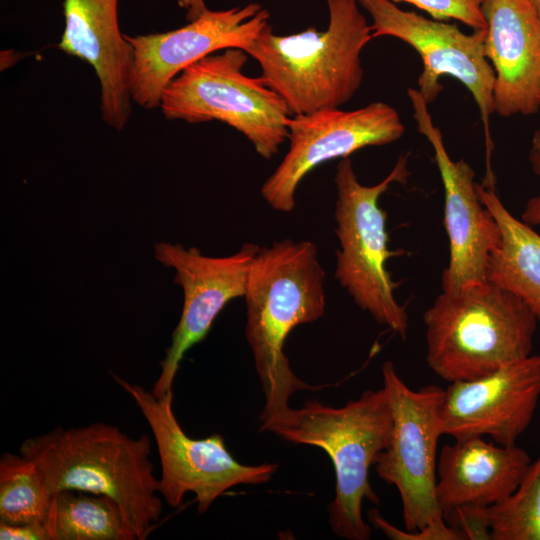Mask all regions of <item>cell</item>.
Instances as JSON below:
<instances>
[{
  "instance_id": "cell-1",
  "label": "cell",
  "mask_w": 540,
  "mask_h": 540,
  "mask_svg": "<svg viewBox=\"0 0 540 540\" xmlns=\"http://www.w3.org/2000/svg\"><path fill=\"white\" fill-rule=\"evenodd\" d=\"M325 271L311 241L283 239L260 247L247 278L245 337L252 351L265 405L261 422L288 410L299 390H316L292 371L284 353L289 333L325 313Z\"/></svg>"
},
{
  "instance_id": "cell-2",
  "label": "cell",
  "mask_w": 540,
  "mask_h": 540,
  "mask_svg": "<svg viewBox=\"0 0 540 540\" xmlns=\"http://www.w3.org/2000/svg\"><path fill=\"white\" fill-rule=\"evenodd\" d=\"M19 453L36 464L53 494L76 490L112 498L136 540H145L160 518L159 479L145 434L132 438L102 422L58 426L25 439Z\"/></svg>"
},
{
  "instance_id": "cell-3",
  "label": "cell",
  "mask_w": 540,
  "mask_h": 540,
  "mask_svg": "<svg viewBox=\"0 0 540 540\" xmlns=\"http://www.w3.org/2000/svg\"><path fill=\"white\" fill-rule=\"evenodd\" d=\"M392 426L390 402L382 388L366 390L342 407L306 401L262 422L260 429L327 453L336 477L335 497L328 507L330 527L338 537L368 540L371 528L363 518L362 503H380L369 470L388 446Z\"/></svg>"
},
{
  "instance_id": "cell-4",
  "label": "cell",
  "mask_w": 540,
  "mask_h": 540,
  "mask_svg": "<svg viewBox=\"0 0 540 540\" xmlns=\"http://www.w3.org/2000/svg\"><path fill=\"white\" fill-rule=\"evenodd\" d=\"M329 23L289 35L268 24L245 49L266 83L286 102L292 115L337 109L363 80L361 52L373 39L371 25L356 0H326Z\"/></svg>"
},
{
  "instance_id": "cell-5",
  "label": "cell",
  "mask_w": 540,
  "mask_h": 540,
  "mask_svg": "<svg viewBox=\"0 0 540 540\" xmlns=\"http://www.w3.org/2000/svg\"><path fill=\"white\" fill-rule=\"evenodd\" d=\"M429 368L451 383L530 356L539 323L516 295L485 281L437 296L425 311Z\"/></svg>"
},
{
  "instance_id": "cell-6",
  "label": "cell",
  "mask_w": 540,
  "mask_h": 540,
  "mask_svg": "<svg viewBox=\"0 0 540 540\" xmlns=\"http://www.w3.org/2000/svg\"><path fill=\"white\" fill-rule=\"evenodd\" d=\"M383 388L391 406L393 426L388 446L377 456V475L399 492L406 531L388 521L383 533L397 540H466L448 525L436 498L437 446L442 434L441 406L445 390L429 385L412 390L391 361L382 366Z\"/></svg>"
},
{
  "instance_id": "cell-7",
  "label": "cell",
  "mask_w": 540,
  "mask_h": 540,
  "mask_svg": "<svg viewBox=\"0 0 540 540\" xmlns=\"http://www.w3.org/2000/svg\"><path fill=\"white\" fill-rule=\"evenodd\" d=\"M409 175L408 155H401L381 182L365 186L348 157L338 163L334 178L335 234L340 246L335 278L357 306L403 340L407 338L408 315L394 297L399 283L392 280L386 268L387 260L400 252L388 248L387 215L379 206V198L391 184L406 183Z\"/></svg>"
},
{
  "instance_id": "cell-8",
  "label": "cell",
  "mask_w": 540,
  "mask_h": 540,
  "mask_svg": "<svg viewBox=\"0 0 540 540\" xmlns=\"http://www.w3.org/2000/svg\"><path fill=\"white\" fill-rule=\"evenodd\" d=\"M246 51L227 48L183 69L165 88L160 105L166 119L190 124L221 121L242 133L263 158L278 153L292 115L284 99L260 75L243 72Z\"/></svg>"
},
{
  "instance_id": "cell-9",
  "label": "cell",
  "mask_w": 540,
  "mask_h": 540,
  "mask_svg": "<svg viewBox=\"0 0 540 540\" xmlns=\"http://www.w3.org/2000/svg\"><path fill=\"white\" fill-rule=\"evenodd\" d=\"M114 379L132 397L151 429L161 466L159 494L170 507H179L191 492L198 512L204 514L230 488L267 483L276 473V463L245 465L235 460L220 434L189 437L174 414L173 389L157 397L142 386L118 376Z\"/></svg>"
},
{
  "instance_id": "cell-10",
  "label": "cell",
  "mask_w": 540,
  "mask_h": 540,
  "mask_svg": "<svg viewBox=\"0 0 540 540\" xmlns=\"http://www.w3.org/2000/svg\"><path fill=\"white\" fill-rule=\"evenodd\" d=\"M371 17L373 38L390 36L407 43L421 57L418 91L429 105L443 90L444 76L457 79L472 95L484 126L488 157L493 110L494 70L485 55L486 29L462 32L457 25L400 9L391 0H359Z\"/></svg>"
},
{
  "instance_id": "cell-11",
  "label": "cell",
  "mask_w": 540,
  "mask_h": 540,
  "mask_svg": "<svg viewBox=\"0 0 540 540\" xmlns=\"http://www.w3.org/2000/svg\"><path fill=\"white\" fill-rule=\"evenodd\" d=\"M287 127L289 149L261 187L268 205L285 213L294 210L297 187L313 169L368 146L393 143L405 132L397 110L382 101L350 111L337 108L291 115Z\"/></svg>"
},
{
  "instance_id": "cell-12",
  "label": "cell",
  "mask_w": 540,
  "mask_h": 540,
  "mask_svg": "<svg viewBox=\"0 0 540 540\" xmlns=\"http://www.w3.org/2000/svg\"><path fill=\"white\" fill-rule=\"evenodd\" d=\"M270 13L258 3L227 10H207L183 27L129 36L133 49L131 99L145 109L159 107L163 91L186 67L227 48L245 49L269 24Z\"/></svg>"
},
{
  "instance_id": "cell-13",
  "label": "cell",
  "mask_w": 540,
  "mask_h": 540,
  "mask_svg": "<svg viewBox=\"0 0 540 540\" xmlns=\"http://www.w3.org/2000/svg\"><path fill=\"white\" fill-rule=\"evenodd\" d=\"M407 95L417 130L433 148L444 188L449 262L442 275V289L454 292L485 282L490 256L500 244L499 226L479 197L473 168L463 159L450 157L418 89L409 88Z\"/></svg>"
},
{
  "instance_id": "cell-14",
  "label": "cell",
  "mask_w": 540,
  "mask_h": 540,
  "mask_svg": "<svg viewBox=\"0 0 540 540\" xmlns=\"http://www.w3.org/2000/svg\"><path fill=\"white\" fill-rule=\"evenodd\" d=\"M259 248L256 244L245 243L232 255L210 257L195 247L185 248L167 242L155 245L156 259L175 270V282L184 294L180 320L151 390L155 396L172 390L185 353L206 338L225 305L244 297L249 268Z\"/></svg>"
},
{
  "instance_id": "cell-15",
  "label": "cell",
  "mask_w": 540,
  "mask_h": 540,
  "mask_svg": "<svg viewBox=\"0 0 540 540\" xmlns=\"http://www.w3.org/2000/svg\"><path fill=\"white\" fill-rule=\"evenodd\" d=\"M540 397V355L510 362L472 380L451 382L441 406V430L454 439L490 436L515 445Z\"/></svg>"
},
{
  "instance_id": "cell-16",
  "label": "cell",
  "mask_w": 540,
  "mask_h": 540,
  "mask_svg": "<svg viewBox=\"0 0 540 540\" xmlns=\"http://www.w3.org/2000/svg\"><path fill=\"white\" fill-rule=\"evenodd\" d=\"M485 55L495 75L493 110L500 117L540 110V18L528 0H484Z\"/></svg>"
},
{
  "instance_id": "cell-17",
  "label": "cell",
  "mask_w": 540,
  "mask_h": 540,
  "mask_svg": "<svg viewBox=\"0 0 540 540\" xmlns=\"http://www.w3.org/2000/svg\"><path fill=\"white\" fill-rule=\"evenodd\" d=\"M59 48L87 62L100 85L103 121L122 130L131 114L133 49L118 22V0H64Z\"/></svg>"
},
{
  "instance_id": "cell-18",
  "label": "cell",
  "mask_w": 540,
  "mask_h": 540,
  "mask_svg": "<svg viewBox=\"0 0 540 540\" xmlns=\"http://www.w3.org/2000/svg\"><path fill=\"white\" fill-rule=\"evenodd\" d=\"M531 465L516 445L501 446L483 437L445 444L437 460L436 498L443 518L491 506L510 495Z\"/></svg>"
},
{
  "instance_id": "cell-19",
  "label": "cell",
  "mask_w": 540,
  "mask_h": 540,
  "mask_svg": "<svg viewBox=\"0 0 540 540\" xmlns=\"http://www.w3.org/2000/svg\"><path fill=\"white\" fill-rule=\"evenodd\" d=\"M477 191L501 236L488 262L487 281L519 297L540 323V235L507 210L495 191L494 179L477 183Z\"/></svg>"
},
{
  "instance_id": "cell-20",
  "label": "cell",
  "mask_w": 540,
  "mask_h": 540,
  "mask_svg": "<svg viewBox=\"0 0 540 540\" xmlns=\"http://www.w3.org/2000/svg\"><path fill=\"white\" fill-rule=\"evenodd\" d=\"M444 520L462 531L466 540H540V458L504 499L485 508L458 511Z\"/></svg>"
},
{
  "instance_id": "cell-21",
  "label": "cell",
  "mask_w": 540,
  "mask_h": 540,
  "mask_svg": "<svg viewBox=\"0 0 540 540\" xmlns=\"http://www.w3.org/2000/svg\"><path fill=\"white\" fill-rule=\"evenodd\" d=\"M44 525L49 540H136L112 498L84 491L54 493Z\"/></svg>"
},
{
  "instance_id": "cell-22",
  "label": "cell",
  "mask_w": 540,
  "mask_h": 540,
  "mask_svg": "<svg viewBox=\"0 0 540 540\" xmlns=\"http://www.w3.org/2000/svg\"><path fill=\"white\" fill-rule=\"evenodd\" d=\"M53 493L39 468L23 455L0 458V522L44 524Z\"/></svg>"
},
{
  "instance_id": "cell-23",
  "label": "cell",
  "mask_w": 540,
  "mask_h": 540,
  "mask_svg": "<svg viewBox=\"0 0 540 540\" xmlns=\"http://www.w3.org/2000/svg\"><path fill=\"white\" fill-rule=\"evenodd\" d=\"M357 2L359 0H356ZM406 2L425 11L436 20H458L473 30L487 28L482 12L484 0H391Z\"/></svg>"
},
{
  "instance_id": "cell-24",
  "label": "cell",
  "mask_w": 540,
  "mask_h": 540,
  "mask_svg": "<svg viewBox=\"0 0 540 540\" xmlns=\"http://www.w3.org/2000/svg\"><path fill=\"white\" fill-rule=\"evenodd\" d=\"M1 540H49L44 524H8L0 522Z\"/></svg>"
},
{
  "instance_id": "cell-25",
  "label": "cell",
  "mask_w": 540,
  "mask_h": 540,
  "mask_svg": "<svg viewBox=\"0 0 540 540\" xmlns=\"http://www.w3.org/2000/svg\"><path fill=\"white\" fill-rule=\"evenodd\" d=\"M529 161L534 173L540 179V153L531 149ZM522 221L528 225H540V194L528 200L522 213Z\"/></svg>"
},
{
  "instance_id": "cell-26",
  "label": "cell",
  "mask_w": 540,
  "mask_h": 540,
  "mask_svg": "<svg viewBox=\"0 0 540 540\" xmlns=\"http://www.w3.org/2000/svg\"><path fill=\"white\" fill-rule=\"evenodd\" d=\"M178 4L186 12L188 21L199 18L208 10L204 0H178Z\"/></svg>"
},
{
  "instance_id": "cell-27",
  "label": "cell",
  "mask_w": 540,
  "mask_h": 540,
  "mask_svg": "<svg viewBox=\"0 0 540 540\" xmlns=\"http://www.w3.org/2000/svg\"><path fill=\"white\" fill-rule=\"evenodd\" d=\"M531 149L540 153V123H539L538 128L535 130L533 134Z\"/></svg>"
},
{
  "instance_id": "cell-28",
  "label": "cell",
  "mask_w": 540,
  "mask_h": 540,
  "mask_svg": "<svg viewBox=\"0 0 540 540\" xmlns=\"http://www.w3.org/2000/svg\"><path fill=\"white\" fill-rule=\"evenodd\" d=\"M536 14L540 18V0H528Z\"/></svg>"
}]
</instances>
